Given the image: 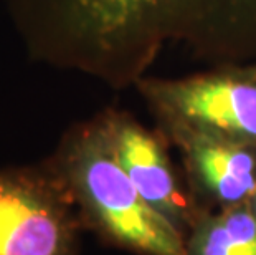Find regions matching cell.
<instances>
[{
    "label": "cell",
    "mask_w": 256,
    "mask_h": 255,
    "mask_svg": "<svg viewBox=\"0 0 256 255\" xmlns=\"http://www.w3.org/2000/svg\"><path fill=\"white\" fill-rule=\"evenodd\" d=\"M187 255H256V219L248 204L206 210L185 235Z\"/></svg>",
    "instance_id": "obj_7"
},
{
    "label": "cell",
    "mask_w": 256,
    "mask_h": 255,
    "mask_svg": "<svg viewBox=\"0 0 256 255\" xmlns=\"http://www.w3.org/2000/svg\"><path fill=\"white\" fill-rule=\"evenodd\" d=\"M250 207H252V212H253L254 219H256V192H254V196L252 197V200H250Z\"/></svg>",
    "instance_id": "obj_8"
},
{
    "label": "cell",
    "mask_w": 256,
    "mask_h": 255,
    "mask_svg": "<svg viewBox=\"0 0 256 255\" xmlns=\"http://www.w3.org/2000/svg\"><path fill=\"white\" fill-rule=\"evenodd\" d=\"M32 62L111 90L170 55L205 68L256 63V0H4Z\"/></svg>",
    "instance_id": "obj_1"
},
{
    "label": "cell",
    "mask_w": 256,
    "mask_h": 255,
    "mask_svg": "<svg viewBox=\"0 0 256 255\" xmlns=\"http://www.w3.org/2000/svg\"><path fill=\"white\" fill-rule=\"evenodd\" d=\"M112 151L144 200L185 237L206 210L197 202L168 154V141L130 113L106 108L98 113Z\"/></svg>",
    "instance_id": "obj_5"
},
{
    "label": "cell",
    "mask_w": 256,
    "mask_h": 255,
    "mask_svg": "<svg viewBox=\"0 0 256 255\" xmlns=\"http://www.w3.org/2000/svg\"><path fill=\"white\" fill-rule=\"evenodd\" d=\"M180 153L184 177L205 210L248 204L256 192V148L180 126L157 128Z\"/></svg>",
    "instance_id": "obj_6"
},
{
    "label": "cell",
    "mask_w": 256,
    "mask_h": 255,
    "mask_svg": "<svg viewBox=\"0 0 256 255\" xmlns=\"http://www.w3.org/2000/svg\"><path fill=\"white\" fill-rule=\"evenodd\" d=\"M134 90L157 128H190L256 148V63L204 68L184 77L152 75Z\"/></svg>",
    "instance_id": "obj_3"
},
{
    "label": "cell",
    "mask_w": 256,
    "mask_h": 255,
    "mask_svg": "<svg viewBox=\"0 0 256 255\" xmlns=\"http://www.w3.org/2000/svg\"><path fill=\"white\" fill-rule=\"evenodd\" d=\"M78 209L52 161L0 167V255H80Z\"/></svg>",
    "instance_id": "obj_4"
},
{
    "label": "cell",
    "mask_w": 256,
    "mask_h": 255,
    "mask_svg": "<svg viewBox=\"0 0 256 255\" xmlns=\"http://www.w3.org/2000/svg\"><path fill=\"white\" fill-rule=\"evenodd\" d=\"M84 229L138 255H187L185 237L146 202L119 164L100 115L73 124L48 156Z\"/></svg>",
    "instance_id": "obj_2"
}]
</instances>
